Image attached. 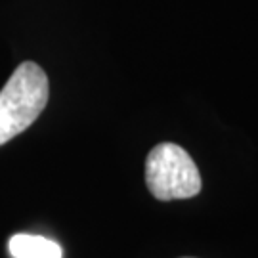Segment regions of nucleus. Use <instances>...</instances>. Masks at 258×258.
<instances>
[{
    "instance_id": "obj_3",
    "label": "nucleus",
    "mask_w": 258,
    "mask_h": 258,
    "mask_svg": "<svg viewBox=\"0 0 258 258\" xmlns=\"http://www.w3.org/2000/svg\"><path fill=\"white\" fill-rule=\"evenodd\" d=\"M8 249L14 258H63V250L55 241L29 233L12 235Z\"/></svg>"
},
{
    "instance_id": "obj_1",
    "label": "nucleus",
    "mask_w": 258,
    "mask_h": 258,
    "mask_svg": "<svg viewBox=\"0 0 258 258\" xmlns=\"http://www.w3.org/2000/svg\"><path fill=\"white\" fill-rule=\"evenodd\" d=\"M50 96L44 69L23 61L0 90V146L19 136L38 119Z\"/></svg>"
},
{
    "instance_id": "obj_2",
    "label": "nucleus",
    "mask_w": 258,
    "mask_h": 258,
    "mask_svg": "<svg viewBox=\"0 0 258 258\" xmlns=\"http://www.w3.org/2000/svg\"><path fill=\"white\" fill-rule=\"evenodd\" d=\"M146 184L159 201L189 199L201 191V174L184 148L165 142L146 159Z\"/></svg>"
}]
</instances>
